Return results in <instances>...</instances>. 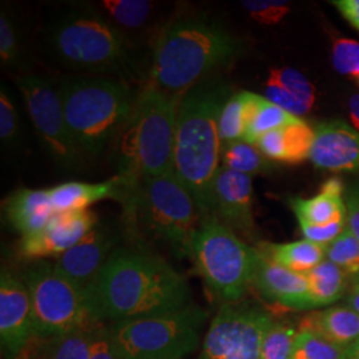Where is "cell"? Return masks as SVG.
Returning <instances> with one entry per match:
<instances>
[{
	"instance_id": "cell-1",
	"label": "cell",
	"mask_w": 359,
	"mask_h": 359,
	"mask_svg": "<svg viewBox=\"0 0 359 359\" xmlns=\"http://www.w3.org/2000/svg\"><path fill=\"white\" fill-rule=\"evenodd\" d=\"M84 294L90 316L99 323L144 318L191 305L184 276L161 257L132 248H117Z\"/></svg>"
},
{
	"instance_id": "cell-14",
	"label": "cell",
	"mask_w": 359,
	"mask_h": 359,
	"mask_svg": "<svg viewBox=\"0 0 359 359\" xmlns=\"http://www.w3.org/2000/svg\"><path fill=\"white\" fill-rule=\"evenodd\" d=\"M116 245L117 237L112 229L97 222L80 243L57 257L53 266L68 281L86 290L117 249Z\"/></svg>"
},
{
	"instance_id": "cell-4",
	"label": "cell",
	"mask_w": 359,
	"mask_h": 359,
	"mask_svg": "<svg viewBox=\"0 0 359 359\" xmlns=\"http://www.w3.org/2000/svg\"><path fill=\"white\" fill-rule=\"evenodd\" d=\"M180 99L148 83L116 136L120 175L135 182L173 170L176 116Z\"/></svg>"
},
{
	"instance_id": "cell-28",
	"label": "cell",
	"mask_w": 359,
	"mask_h": 359,
	"mask_svg": "<svg viewBox=\"0 0 359 359\" xmlns=\"http://www.w3.org/2000/svg\"><path fill=\"white\" fill-rule=\"evenodd\" d=\"M298 120L299 117L286 112L276 104L270 103L265 96H262L250 116V120L245 130L244 142L256 145L258 139L262 137L265 133L290 126Z\"/></svg>"
},
{
	"instance_id": "cell-29",
	"label": "cell",
	"mask_w": 359,
	"mask_h": 359,
	"mask_svg": "<svg viewBox=\"0 0 359 359\" xmlns=\"http://www.w3.org/2000/svg\"><path fill=\"white\" fill-rule=\"evenodd\" d=\"M221 158V167L228 168L248 176L261 173L269 167L266 157H264L257 149L256 145H252L244 140L225 144Z\"/></svg>"
},
{
	"instance_id": "cell-40",
	"label": "cell",
	"mask_w": 359,
	"mask_h": 359,
	"mask_svg": "<svg viewBox=\"0 0 359 359\" xmlns=\"http://www.w3.org/2000/svg\"><path fill=\"white\" fill-rule=\"evenodd\" d=\"M88 359H123L112 341L108 326L100 325L97 327Z\"/></svg>"
},
{
	"instance_id": "cell-46",
	"label": "cell",
	"mask_w": 359,
	"mask_h": 359,
	"mask_svg": "<svg viewBox=\"0 0 359 359\" xmlns=\"http://www.w3.org/2000/svg\"><path fill=\"white\" fill-rule=\"evenodd\" d=\"M355 81H357V83H358V86H359V76L357 77V79H355Z\"/></svg>"
},
{
	"instance_id": "cell-41",
	"label": "cell",
	"mask_w": 359,
	"mask_h": 359,
	"mask_svg": "<svg viewBox=\"0 0 359 359\" xmlns=\"http://www.w3.org/2000/svg\"><path fill=\"white\" fill-rule=\"evenodd\" d=\"M346 210V228L359 241V193L348 196Z\"/></svg>"
},
{
	"instance_id": "cell-30",
	"label": "cell",
	"mask_w": 359,
	"mask_h": 359,
	"mask_svg": "<svg viewBox=\"0 0 359 359\" xmlns=\"http://www.w3.org/2000/svg\"><path fill=\"white\" fill-rule=\"evenodd\" d=\"M316 132L304 120H298L290 126L283 127L285 164H299L310 158Z\"/></svg>"
},
{
	"instance_id": "cell-43",
	"label": "cell",
	"mask_w": 359,
	"mask_h": 359,
	"mask_svg": "<svg viewBox=\"0 0 359 359\" xmlns=\"http://www.w3.org/2000/svg\"><path fill=\"white\" fill-rule=\"evenodd\" d=\"M348 107H350V120H351L354 128L359 132V93L351 96Z\"/></svg>"
},
{
	"instance_id": "cell-6",
	"label": "cell",
	"mask_w": 359,
	"mask_h": 359,
	"mask_svg": "<svg viewBox=\"0 0 359 359\" xmlns=\"http://www.w3.org/2000/svg\"><path fill=\"white\" fill-rule=\"evenodd\" d=\"M123 204L127 216L169 245L175 256H192L193 238L203 216L173 170L135 181Z\"/></svg>"
},
{
	"instance_id": "cell-13",
	"label": "cell",
	"mask_w": 359,
	"mask_h": 359,
	"mask_svg": "<svg viewBox=\"0 0 359 359\" xmlns=\"http://www.w3.org/2000/svg\"><path fill=\"white\" fill-rule=\"evenodd\" d=\"M36 339L35 317L25 280L3 270L0 276V344L7 359H19Z\"/></svg>"
},
{
	"instance_id": "cell-25",
	"label": "cell",
	"mask_w": 359,
	"mask_h": 359,
	"mask_svg": "<svg viewBox=\"0 0 359 359\" xmlns=\"http://www.w3.org/2000/svg\"><path fill=\"white\" fill-rule=\"evenodd\" d=\"M325 248L308 240H301L289 244H264L258 250L286 269L306 274L325 261Z\"/></svg>"
},
{
	"instance_id": "cell-21",
	"label": "cell",
	"mask_w": 359,
	"mask_h": 359,
	"mask_svg": "<svg viewBox=\"0 0 359 359\" xmlns=\"http://www.w3.org/2000/svg\"><path fill=\"white\" fill-rule=\"evenodd\" d=\"M4 212L15 231L23 237L43 231L53 217L48 189H19L4 201Z\"/></svg>"
},
{
	"instance_id": "cell-2",
	"label": "cell",
	"mask_w": 359,
	"mask_h": 359,
	"mask_svg": "<svg viewBox=\"0 0 359 359\" xmlns=\"http://www.w3.org/2000/svg\"><path fill=\"white\" fill-rule=\"evenodd\" d=\"M229 97L228 87L212 75L188 90L177 107L173 172L192 193L203 218L213 217L212 191L224 145L218 120Z\"/></svg>"
},
{
	"instance_id": "cell-39",
	"label": "cell",
	"mask_w": 359,
	"mask_h": 359,
	"mask_svg": "<svg viewBox=\"0 0 359 359\" xmlns=\"http://www.w3.org/2000/svg\"><path fill=\"white\" fill-rule=\"evenodd\" d=\"M18 132V115L13 100L7 92H0V139L3 142H13Z\"/></svg>"
},
{
	"instance_id": "cell-15",
	"label": "cell",
	"mask_w": 359,
	"mask_h": 359,
	"mask_svg": "<svg viewBox=\"0 0 359 359\" xmlns=\"http://www.w3.org/2000/svg\"><path fill=\"white\" fill-rule=\"evenodd\" d=\"M97 222L92 210L55 213L43 231L23 237L20 252L32 259L57 258L80 243Z\"/></svg>"
},
{
	"instance_id": "cell-34",
	"label": "cell",
	"mask_w": 359,
	"mask_h": 359,
	"mask_svg": "<svg viewBox=\"0 0 359 359\" xmlns=\"http://www.w3.org/2000/svg\"><path fill=\"white\" fill-rule=\"evenodd\" d=\"M298 330L285 322H271L264 337L261 359H290Z\"/></svg>"
},
{
	"instance_id": "cell-42",
	"label": "cell",
	"mask_w": 359,
	"mask_h": 359,
	"mask_svg": "<svg viewBox=\"0 0 359 359\" xmlns=\"http://www.w3.org/2000/svg\"><path fill=\"white\" fill-rule=\"evenodd\" d=\"M332 3L351 27L359 32V0H337Z\"/></svg>"
},
{
	"instance_id": "cell-44",
	"label": "cell",
	"mask_w": 359,
	"mask_h": 359,
	"mask_svg": "<svg viewBox=\"0 0 359 359\" xmlns=\"http://www.w3.org/2000/svg\"><path fill=\"white\" fill-rule=\"evenodd\" d=\"M347 305L351 309H354L357 313H359V278L353 285L348 297H347Z\"/></svg>"
},
{
	"instance_id": "cell-33",
	"label": "cell",
	"mask_w": 359,
	"mask_h": 359,
	"mask_svg": "<svg viewBox=\"0 0 359 359\" xmlns=\"http://www.w3.org/2000/svg\"><path fill=\"white\" fill-rule=\"evenodd\" d=\"M103 8L118 26L139 28L148 20L152 1L144 0H104Z\"/></svg>"
},
{
	"instance_id": "cell-11",
	"label": "cell",
	"mask_w": 359,
	"mask_h": 359,
	"mask_svg": "<svg viewBox=\"0 0 359 359\" xmlns=\"http://www.w3.org/2000/svg\"><path fill=\"white\" fill-rule=\"evenodd\" d=\"M269 313L249 304H225L206 332L198 359H261Z\"/></svg>"
},
{
	"instance_id": "cell-7",
	"label": "cell",
	"mask_w": 359,
	"mask_h": 359,
	"mask_svg": "<svg viewBox=\"0 0 359 359\" xmlns=\"http://www.w3.org/2000/svg\"><path fill=\"white\" fill-rule=\"evenodd\" d=\"M191 257L206 286L226 304H236L253 285L261 255L217 218L206 217L194 234Z\"/></svg>"
},
{
	"instance_id": "cell-9",
	"label": "cell",
	"mask_w": 359,
	"mask_h": 359,
	"mask_svg": "<svg viewBox=\"0 0 359 359\" xmlns=\"http://www.w3.org/2000/svg\"><path fill=\"white\" fill-rule=\"evenodd\" d=\"M52 46L68 65L116 75H133L135 69L121 32L102 16L72 13L52 29Z\"/></svg>"
},
{
	"instance_id": "cell-20",
	"label": "cell",
	"mask_w": 359,
	"mask_h": 359,
	"mask_svg": "<svg viewBox=\"0 0 359 359\" xmlns=\"http://www.w3.org/2000/svg\"><path fill=\"white\" fill-rule=\"evenodd\" d=\"M265 97L292 115L308 114L316 103V88L295 68H276L270 71Z\"/></svg>"
},
{
	"instance_id": "cell-22",
	"label": "cell",
	"mask_w": 359,
	"mask_h": 359,
	"mask_svg": "<svg viewBox=\"0 0 359 359\" xmlns=\"http://www.w3.org/2000/svg\"><path fill=\"white\" fill-rule=\"evenodd\" d=\"M298 330L317 334L335 346L347 350L359 341V313L348 305L330 306L305 316Z\"/></svg>"
},
{
	"instance_id": "cell-36",
	"label": "cell",
	"mask_w": 359,
	"mask_h": 359,
	"mask_svg": "<svg viewBox=\"0 0 359 359\" xmlns=\"http://www.w3.org/2000/svg\"><path fill=\"white\" fill-rule=\"evenodd\" d=\"M332 62L338 74L355 80L359 76V41L351 39H335Z\"/></svg>"
},
{
	"instance_id": "cell-18",
	"label": "cell",
	"mask_w": 359,
	"mask_h": 359,
	"mask_svg": "<svg viewBox=\"0 0 359 359\" xmlns=\"http://www.w3.org/2000/svg\"><path fill=\"white\" fill-rule=\"evenodd\" d=\"M259 255L253 286L264 298L292 310L314 309L306 274L286 269L261 252Z\"/></svg>"
},
{
	"instance_id": "cell-10",
	"label": "cell",
	"mask_w": 359,
	"mask_h": 359,
	"mask_svg": "<svg viewBox=\"0 0 359 359\" xmlns=\"http://www.w3.org/2000/svg\"><path fill=\"white\" fill-rule=\"evenodd\" d=\"M35 317L36 338H50L92 329L95 321L84 290L68 281L53 264L40 262L25 274Z\"/></svg>"
},
{
	"instance_id": "cell-19",
	"label": "cell",
	"mask_w": 359,
	"mask_h": 359,
	"mask_svg": "<svg viewBox=\"0 0 359 359\" xmlns=\"http://www.w3.org/2000/svg\"><path fill=\"white\" fill-rule=\"evenodd\" d=\"M132 187V181L117 175L103 182H65L48 189L56 213L88 210L99 201L114 198L124 203Z\"/></svg>"
},
{
	"instance_id": "cell-35",
	"label": "cell",
	"mask_w": 359,
	"mask_h": 359,
	"mask_svg": "<svg viewBox=\"0 0 359 359\" xmlns=\"http://www.w3.org/2000/svg\"><path fill=\"white\" fill-rule=\"evenodd\" d=\"M241 6L252 19L264 26L278 25L292 10L290 1L283 0H246Z\"/></svg>"
},
{
	"instance_id": "cell-17",
	"label": "cell",
	"mask_w": 359,
	"mask_h": 359,
	"mask_svg": "<svg viewBox=\"0 0 359 359\" xmlns=\"http://www.w3.org/2000/svg\"><path fill=\"white\" fill-rule=\"evenodd\" d=\"M310 160L320 169L359 175V132L342 120L318 124Z\"/></svg>"
},
{
	"instance_id": "cell-16",
	"label": "cell",
	"mask_w": 359,
	"mask_h": 359,
	"mask_svg": "<svg viewBox=\"0 0 359 359\" xmlns=\"http://www.w3.org/2000/svg\"><path fill=\"white\" fill-rule=\"evenodd\" d=\"M213 217L228 228L253 231V181L252 177L221 167L212 191Z\"/></svg>"
},
{
	"instance_id": "cell-37",
	"label": "cell",
	"mask_w": 359,
	"mask_h": 359,
	"mask_svg": "<svg viewBox=\"0 0 359 359\" xmlns=\"http://www.w3.org/2000/svg\"><path fill=\"white\" fill-rule=\"evenodd\" d=\"M299 228L310 243L327 246L332 244L337 237H339L346 229V221H337L327 225H314L306 221H298Z\"/></svg>"
},
{
	"instance_id": "cell-5",
	"label": "cell",
	"mask_w": 359,
	"mask_h": 359,
	"mask_svg": "<svg viewBox=\"0 0 359 359\" xmlns=\"http://www.w3.org/2000/svg\"><path fill=\"white\" fill-rule=\"evenodd\" d=\"M71 135L86 156H97L128 120L136 95L126 80L65 77L57 86Z\"/></svg>"
},
{
	"instance_id": "cell-26",
	"label": "cell",
	"mask_w": 359,
	"mask_h": 359,
	"mask_svg": "<svg viewBox=\"0 0 359 359\" xmlns=\"http://www.w3.org/2000/svg\"><path fill=\"white\" fill-rule=\"evenodd\" d=\"M261 99L262 96L257 93L241 90L231 95L228 102L224 104L218 120L219 137L224 145L244 140L250 116Z\"/></svg>"
},
{
	"instance_id": "cell-12",
	"label": "cell",
	"mask_w": 359,
	"mask_h": 359,
	"mask_svg": "<svg viewBox=\"0 0 359 359\" xmlns=\"http://www.w3.org/2000/svg\"><path fill=\"white\" fill-rule=\"evenodd\" d=\"M18 84L39 137L56 163L68 169L81 167L86 154L77 147L68 128L57 88L40 76L22 77Z\"/></svg>"
},
{
	"instance_id": "cell-3",
	"label": "cell",
	"mask_w": 359,
	"mask_h": 359,
	"mask_svg": "<svg viewBox=\"0 0 359 359\" xmlns=\"http://www.w3.org/2000/svg\"><path fill=\"white\" fill-rule=\"evenodd\" d=\"M240 50V41L215 22L181 16L168 23L154 41L149 83L181 99L216 69L229 65Z\"/></svg>"
},
{
	"instance_id": "cell-27",
	"label": "cell",
	"mask_w": 359,
	"mask_h": 359,
	"mask_svg": "<svg viewBox=\"0 0 359 359\" xmlns=\"http://www.w3.org/2000/svg\"><path fill=\"white\" fill-rule=\"evenodd\" d=\"M310 297L314 308L327 306L341 299L347 287L346 274L329 259L306 273Z\"/></svg>"
},
{
	"instance_id": "cell-45",
	"label": "cell",
	"mask_w": 359,
	"mask_h": 359,
	"mask_svg": "<svg viewBox=\"0 0 359 359\" xmlns=\"http://www.w3.org/2000/svg\"><path fill=\"white\" fill-rule=\"evenodd\" d=\"M346 359H359V341L347 348Z\"/></svg>"
},
{
	"instance_id": "cell-24",
	"label": "cell",
	"mask_w": 359,
	"mask_h": 359,
	"mask_svg": "<svg viewBox=\"0 0 359 359\" xmlns=\"http://www.w3.org/2000/svg\"><path fill=\"white\" fill-rule=\"evenodd\" d=\"M100 325L75 333L63 334L50 338H36L20 358L88 359L95 335Z\"/></svg>"
},
{
	"instance_id": "cell-23",
	"label": "cell",
	"mask_w": 359,
	"mask_h": 359,
	"mask_svg": "<svg viewBox=\"0 0 359 359\" xmlns=\"http://www.w3.org/2000/svg\"><path fill=\"white\" fill-rule=\"evenodd\" d=\"M290 206L298 221L314 225H327L337 221H346V204L344 201V184L337 177L327 180L321 192L311 198L292 197Z\"/></svg>"
},
{
	"instance_id": "cell-38",
	"label": "cell",
	"mask_w": 359,
	"mask_h": 359,
	"mask_svg": "<svg viewBox=\"0 0 359 359\" xmlns=\"http://www.w3.org/2000/svg\"><path fill=\"white\" fill-rule=\"evenodd\" d=\"M18 36L13 23L4 13L0 15V57L4 65H11L18 57Z\"/></svg>"
},
{
	"instance_id": "cell-31",
	"label": "cell",
	"mask_w": 359,
	"mask_h": 359,
	"mask_svg": "<svg viewBox=\"0 0 359 359\" xmlns=\"http://www.w3.org/2000/svg\"><path fill=\"white\" fill-rule=\"evenodd\" d=\"M325 255L347 277H359V241L347 228L325 248Z\"/></svg>"
},
{
	"instance_id": "cell-8",
	"label": "cell",
	"mask_w": 359,
	"mask_h": 359,
	"mask_svg": "<svg viewBox=\"0 0 359 359\" xmlns=\"http://www.w3.org/2000/svg\"><path fill=\"white\" fill-rule=\"evenodd\" d=\"M208 313L188 305L157 314L108 326L123 359H182L193 353L201 338Z\"/></svg>"
},
{
	"instance_id": "cell-32",
	"label": "cell",
	"mask_w": 359,
	"mask_h": 359,
	"mask_svg": "<svg viewBox=\"0 0 359 359\" xmlns=\"http://www.w3.org/2000/svg\"><path fill=\"white\" fill-rule=\"evenodd\" d=\"M290 359H346V350L317 334L298 330Z\"/></svg>"
}]
</instances>
